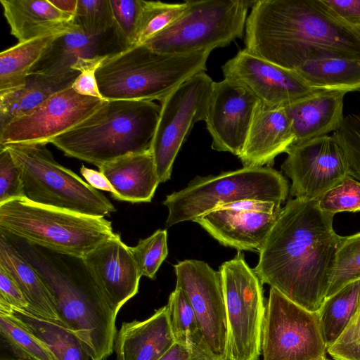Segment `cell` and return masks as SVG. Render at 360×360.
Segmentation results:
<instances>
[{
  "mask_svg": "<svg viewBox=\"0 0 360 360\" xmlns=\"http://www.w3.org/2000/svg\"><path fill=\"white\" fill-rule=\"evenodd\" d=\"M335 214L318 200L290 199L272 227L254 268L268 284L301 307L319 310L330 285L341 237Z\"/></svg>",
  "mask_w": 360,
  "mask_h": 360,
  "instance_id": "6da1fadb",
  "label": "cell"
},
{
  "mask_svg": "<svg viewBox=\"0 0 360 360\" xmlns=\"http://www.w3.org/2000/svg\"><path fill=\"white\" fill-rule=\"evenodd\" d=\"M245 44L250 53L295 70L325 58L360 60V27L323 0H259L247 18Z\"/></svg>",
  "mask_w": 360,
  "mask_h": 360,
  "instance_id": "7a4b0ae2",
  "label": "cell"
},
{
  "mask_svg": "<svg viewBox=\"0 0 360 360\" xmlns=\"http://www.w3.org/2000/svg\"><path fill=\"white\" fill-rule=\"evenodd\" d=\"M0 232L39 274L52 297L60 323L83 341L95 360L108 358L114 349L117 314L84 259Z\"/></svg>",
  "mask_w": 360,
  "mask_h": 360,
  "instance_id": "3957f363",
  "label": "cell"
},
{
  "mask_svg": "<svg viewBox=\"0 0 360 360\" xmlns=\"http://www.w3.org/2000/svg\"><path fill=\"white\" fill-rule=\"evenodd\" d=\"M160 105L151 101H105L51 143L71 158L96 165L150 150Z\"/></svg>",
  "mask_w": 360,
  "mask_h": 360,
  "instance_id": "277c9868",
  "label": "cell"
},
{
  "mask_svg": "<svg viewBox=\"0 0 360 360\" xmlns=\"http://www.w3.org/2000/svg\"><path fill=\"white\" fill-rule=\"evenodd\" d=\"M211 51L167 54L146 44L136 45L113 55L96 72L104 100L161 102L185 81L206 71Z\"/></svg>",
  "mask_w": 360,
  "mask_h": 360,
  "instance_id": "5b68a950",
  "label": "cell"
},
{
  "mask_svg": "<svg viewBox=\"0 0 360 360\" xmlns=\"http://www.w3.org/2000/svg\"><path fill=\"white\" fill-rule=\"evenodd\" d=\"M0 230L41 247L82 258L115 234L111 221L104 217L46 207L25 198L0 205Z\"/></svg>",
  "mask_w": 360,
  "mask_h": 360,
  "instance_id": "8992f818",
  "label": "cell"
},
{
  "mask_svg": "<svg viewBox=\"0 0 360 360\" xmlns=\"http://www.w3.org/2000/svg\"><path fill=\"white\" fill-rule=\"evenodd\" d=\"M290 188L283 174L271 167H252L196 176L183 189L166 196V228L195 219L219 206L248 200L281 205Z\"/></svg>",
  "mask_w": 360,
  "mask_h": 360,
  "instance_id": "52a82bcc",
  "label": "cell"
},
{
  "mask_svg": "<svg viewBox=\"0 0 360 360\" xmlns=\"http://www.w3.org/2000/svg\"><path fill=\"white\" fill-rule=\"evenodd\" d=\"M21 171L24 198L46 207L104 217L116 210L101 193L58 163L42 144L4 146Z\"/></svg>",
  "mask_w": 360,
  "mask_h": 360,
  "instance_id": "ba28073f",
  "label": "cell"
},
{
  "mask_svg": "<svg viewBox=\"0 0 360 360\" xmlns=\"http://www.w3.org/2000/svg\"><path fill=\"white\" fill-rule=\"evenodd\" d=\"M186 12L145 44L167 54L210 51L243 37L247 15L255 1H188Z\"/></svg>",
  "mask_w": 360,
  "mask_h": 360,
  "instance_id": "9c48e42d",
  "label": "cell"
},
{
  "mask_svg": "<svg viewBox=\"0 0 360 360\" xmlns=\"http://www.w3.org/2000/svg\"><path fill=\"white\" fill-rule=\"evenodd\" d=\"M219 271L227 321L225 360H259L266 308L263 283L239 250Z\"/></svg>",
  "mask_w": 360,
  "mask_h": 360,
  "instance_id": "30bf717a",
  "label": "cell"
},
{
  "mask_svg": "<svg viewBox=\"0 0 360 360\" xmlns=\"http://www.w3.org/2000/svg\"><path fill=\"white\" fill-rule=\"evenodd\" d=\"M328 346L319 311H309L271 287L262 323V360H323Z\"/></svg>",
  "mask_w": 360,
  "mask_h": 360,
  "instance_id": "8fae6325",
  "label": "cell"
},
{
  "mask_svg": "<svg viewBox=\"0 0 360 360\" xmlns=\"http://www.w3.org/2000/svg\"><path fill=\"white\" fill-rule=\"evenodd\" d=\"M214 81L205 72L185 81L160 103L150 150L160 183L171 177L173 164L194 124L205 121Z\"/></svg>",
  "mask_w": 360,
  "mask_h": 360,
  "instance_id": "7c38bea8",
  "label": "cell"
},
{
  "mask_svg": "<svg viewBox=\"0 0 360 360\" xmlns=\"http://www.w3.org/2000/svg\"><path fill=\"white\" fill-rule=\"evenodd\" d=\"M82 96L71 87L0 128V146L51 143L93 114L105 101Z\"/></svg>",
  "mask_w": 360,
  "mask_h": 360,
  "instance_id": "4fadbf2b",
  "label": "cell"
},
{
  "mask_svg": "<svg viewBox=\"0 0 360 360\" xmlns=\"http://www.w3.org/2000/svg\"><path fill=\"white\" fill-rule=\"evenodd\" d=\"M281 170L291 181L290 194L302 200H318L349 176L346 155L333 135L293 144Z\"/></svg>",
  "mask_w": 360,
  "mask_h": 360,
  "instance_id": "5bb4252c",
  "label": "cell"
},
{
  "mask_svg": "<svg viewBox=\"0 0 360 360\" xmlns=\"http://www.w3.org/2000/svg\"><path fill=\"white\" fill-rule=\"evenodd\" d=\"M174 267L176 287L191 305L205 342L215 355L225 360L227 321L219 271L197 259H185Z\"/></svg>",
  "mask_w": 360,
  "mask_h": 360,
  "instance_id": "9a60e30c",
  "label": "cell"
},
{
  "mask_svg": "<svg viewBox=\"0 0 360 360\" xmlns=\"http://www.w3.org/2000/svg\"><path fill=\"white\" fill-rule=\"evenodd\" d=\"M281 210L274 202L242 201L219 206L193 221L222 245L259 252Z\"/></svg>",
  "mask_w": 360,
  "mask_h": 360,
  "instance_id": "2e32d148",
  "label": "cell"
},
{
  "mask_svg": "<svg viewBox=\"0 0 360 360\" xmlns=\"http://www.w3.org/2000/svg\"><path fill=\"white\" fill-rule=\"evenodd\" d=\"M224 79L248 89L259 101L285 107L321 89L310 87L295 71L284 68L246 49L239 51L221 68Z\"/></svg>",
  "mask_w": 360,
  "mask_h": 360,
  "instance_id": "e0dca14e",
  "label": "cell"
},
{
  "mask_svg": "<svg viewBox=\"0 0 360 360\" xmlns=\"http://www.w3.org/2000/svg\"><path fill=\"white\" fill-rule=\"evenodd\" d=\"M259 102L237 82L226 79L214 82L205 120L212 149L241 154Z\"/></svg>",
  "mask_w": 360,
  "mask_h": 360,
  "instance_id": "ac0fdd59",
  "label": "cell"
},
{
  "mask_svg": "<svg viewBox=\"0 0 360 360\" xmlns=\"http://www.w3.org/2000/svg\"><path fill=\"white\" fill-rule=\"evenodd\" d=\"M94 280L117 314L139 291L141 277L130 247L115 233L84 257Z\"/></svg>",
  "mask_w": 360,
  "mask_h": 360,
  "instance_id": "d6986e66",
  "label": "cell"
},
{
  "mask_svg": "<svg viewBox=\"0 0 360 360\" xmlns=\"http://www.w3.org/2000/svg\"><path fill=\"white\" fill-rule=\"evenodd\" d=\"M127 49L115 27L100 34H91L75 24L72 30L55 39L32 72H66L82 61L104 60Z\"/></svg>",
  "mask_w": 360,
  "mask_h": 360,
  "instance_id": "ffe728a7",
  "label": "cell"
},
{
  "mask_svg": "<svg viewBox=\"0 0 360 360\" xmlns=\"http://www.w3.org/2000/svg\"><path fill=\"white\" fill-rule=\"evenodd\" d=\"M295 141L292 124L283 107L259 102L241 154L243 167H271Z\"/></svg>",
  "mask_w": 360,
  "mask_h": 360,
  "instance_id": "44dd1931",
  "label": "cell"
},
{
  "mask_svg": "<svg viewBox=\"0 0 360 360\" xmlns=\"http://www.w3.org/2000/svg\"><path fill=\"white\" fill-rule=\"evenodd\" d=\"M174 344L165 305L146 319L123 322L114 349L117 360H160Z\"/></svg>",
  "mask_w": 360,
  "mask_h": 360,
  "instance_id": "7402d4cb",
  "label": "cell"
},
{
  "mask_svg": "<svg viewBox=\"0 0 360 360\" xmlns=\"http://www.w3.org/2000/svg\"><path fill=\"white\" fill-rule=\"evenodd\" d=\"M346 93L321 89L284 107L295 135L293 144L337 131L345 117L343 99Z\"/></svg>",
  "mask_w": 360,
  "mask_h": 360,
  "instance_id": "603a6c76",
  "label": "cell"
},
{
  "mask_svg": "<svg viewBox=\"0 0 360 360\" xmlns=\"http://www.w3.org/2000/svg\"><path fill=\"white\" fill-rule=\"evenodd\" d=\"M115 190L114 199L130 202H148L160 184L150 150L129 154L98 167Z\"/></svg>",
  "mask_w": 360,
  "mask_h": 360,
  "instance_id": "cb8c5ba5",
  "label": "cell"
},
{
  "mask_svg": "<svg viewBox=\"0 0 360 360\" xmlns=\"http://www.w3.org/2000/svg\"><path fill=\"white\" fill-rule=\"evenodd\" d=\"M11 34L18 42L70 31L74 17L57 9L49 0H0Z\"/></svg>",
  "mask_w": 360,
  "mask_h": 360,
  "instance_id": "d4e9b609",
  "label": "cell"
},
{
  "mask_svg": "<svg viewBox=\"0 0 360 360\" xmlns=\"http://www.w3.org/2000/svg\"><path fill=\"white\" fill-rule=\"evenodd\" d=\"M79 73L75 70L63 73L30 72L20 86L0 94V128L71 87Z\"/></svg>",
  "mask_w": 360,
  "mask_h": 360,
  "instance_id": "484cf974",
  "label": "cell"
},
{
  "mask_svg": "<svg viewBox=\"0 0 360 360\" xmlns=\"http://www.w3.org/2000/svg\"><path fill=\"white\" fill-rule=\"evenodd\" d=\"M0 314L22 327L41 341L56 360H95L83 341L57 321L0 302Z\"/></svg>",
  "mask_w": 360,
  "mask_h": 360,
  "instance_id": "4316f807",
  "label": "cell"
},
{
  "mask_svg": "<svg viewBox=\"0 0 360 360\" xmlns=\"http://www.w3.org/2000/svg\"><path fill=\"white\" fill-rule=\"evenodd\" d=\"M0 265L15 281L29 307L26 310L60 323L55 304L36 270L0 232Z\"/></svg>",
  "mask_w": 360,
  "mask_h": 360,
  "instance_id": "83f0119b",
  "label": "cell"
},
{
  "mask_svg": "<svg viewBox=\"0 0 360 360\" xmlns=\"http://www.w3.org/2000/svg\"><path fill=\"white\" fill-rule=\"evenodd\" d=\"M63 33L65 32L18 42L2 51L0 53V94L20 86L55 39Z\"/></svg>",
  "mask_w": 360,
  "mask_h": 360,
  "instance_id": "f1b7e54d",
  "label": "cell"
},
{
  "mask_svg": "<svg viewBox=\"0 0 360 360\" xmlns=\"http://www.w3.org/2000/svg\"><path fill=\"white\" fill-rule=\"evenodd\" d=\"M314 89H360V60L325 58L307 62L295 70Z\"/></svg>",
  "mask_w": 360,
  "mask_h": 360,
  "instance_id": "f546056e",
  "label": "cell"
},
{
  "mask_svg": "<svg viewBox=\"0 0 360 360\" xmlns=\"http://www.w3.org/2000/svg\"><path fill=\"white\" fill-rule=\"evenodd\" d=\"M360 300V279L345 285L326 297L319 317L326 343L330 347L341 335L356 311Z\"/></svg>",
  "mask_w": 360,
  "mask_h": 360,
  "instance_id": "4dcf8cb0",
  "label": "cell"
},
{
  "mask_svg": "<svg viewBox=\"0 0 360 360\" xmlns=\"http://www.w3.org/2000/svg\"><path fill=\"white\" fill-rule=\"evenodd\" d=\"M166 307L175 343L191 347L205 342L195 314L180 288L170 293Z\"/></svg>",
  "mask_w": 360,
  "mask_h": 360,
  "instance_id": "1f68e13d",
  "label": "cell"
},
{
  "mask_svg": "<svg viewBox=\"0 0 360 360\" xmlns=\"http://www.w3.org/2000/svg\"><path fill=\"white\" fill-rule=\"evenodd\" d=\"M188 6V1L178 4L145 1L134 46L145 44L170 26L186 12Z\"/></svg>",
  "mask_w": 360,
  "mask_h": 360,
  "instance_id": "d6a6232c",
  "label": "cell"
},
{
  "mask_svg": "<svg viewBox=\"0 0 360 360\" xmlns=\"http://www.w3.org/2000/svg\"><path fill=\"white\" fill-rule=\"evenodd\" d=\"M360 279V232L342 236L326 294L328 297L348 283Z\"/></svg>",
  "mask_w": 360,
  "mask_h": 360,
  "instance_id": "836d02e7",
  "label": "cell"
},
{
  "mask_svg": "<svg viewBox=\"0 0 360 360\" xmlns=\"http://www.w3.org/2000/svg\"><path fill=\"white\" fill-rule=\"evenodd\" d=\"M0 334L17 356L24 360H56L39 340L6 316L0 314Z\"/></svg>",
  "mask_w": 360,
  "mask_h": 360,
  "instance_id": "e575fe53",
  "label": "cell"
},
{
  "mask_svg": "<svg viewBox=\"0 0 360 360\" xmlns=\"http://www.w3.org/2000/svg\"><path fill=\"white\" fill-rule=\"evenodd\" d=\"M130 250L141 276L155 279L168 255L167 230H157L149 237L140 240L136 246L130 247Z\"/></svg>",
  "mask_w": 360,
  "mask_h": 360,
  "instance_id": "d590c367",
  "label": "cell"
},
{
  "mask_svg": "<svg viewBox=\"0 0 360 360\" xmlns=\"http://www.w3.org/2000/svg\"><path fill=\"white\" fill-rule=\"evenodd\" d=\"M74 23L91 34H100L115 27L110 0H78Z\"/></svg>",
  "mask_w": 360,
  "mask_h": 360,
  "instance_id": "8d00e7d4",
  "label": "cell"
},
{
  "mask_svg": "<svg viewBox=\"0 0 360 360\" xmlns=\"http://www.w3.org/2000/svg\"><path fill=\"white\" fill-rule=\"evenodd\" d=\"M318 205L326 212L360 211V182L351 176L329 189L318 199Z\"/></svg>",
  "mask_w": 360,
  "mask_h": 360,
  "instance_id": "74e56055",
  "label": "cell"
},
{
  "mask_svg": "<svg viewBox=\"0 0 360 360\" xmlns=\"http://www.w3.org/2000/svg\"><path fill=\"white\" fill-rule=\"evenodd\" d=\"M333 135L345 151L349 176L360 181V117L354 114L347 115Z\"/></svg>",
  "mask_w": 360,
  "mask_h": 360,
  "instance_id": "f35d334b",
  "label": "cell"
},
{
  "mask_svg": "<svg viewBox=\"0 0 360 360\" xmlns=\"http://www.w3.org/2000/svg\"><path fill=\"white\" fill-rule=\"evenodd\" d=\"M115 27L128 48L133 46L144 0H110Z\"/></svg>",
  "mask_w": 360,
  "mask_h": 360,
  "instance_id": "ab89813d",
  "label": "cell"
},
{
  "mask_svg": "<svg viewBox=\"0 0 360 360\" xmlns=\"http://www.w3.org/2000/svg\"><path fill=\"white\" fill-rule=\"evenodd\" d=\"M24 198L21 171L9 150L0 146V205Z\"/></svg>",
  "mask_w": 360,
  "mask_h": 360,
  "instance_id": "60d3db41",
  "label": "cell"
},
{
  "mask_svg": "<svg viewBox=\"0 0 360 360\" xmlns=\"http://www.w3.org/2000/svg\"><path fill=\"white\" fill-rule=\"evenodd\" d=\"M327 352L334 360H360V300L346 328Z\"/></svg>",
  "mask_w": 360,
  "mask_h": 360,
  "instance_id": "b9f144b4",
  "label": "cell"
},
{
  "mask_svg": "<svg viewBox=\"0 0 360 360\" xmlns=\"http://www.w3.org/2000/svg\"><path fill=\"white\" fill-rule=\"evenodd\" d=\"M160 360H224L215 355L205 342L191 347H185L177 343Z\"/></svg>",
  "mask_w": 360,
  "mask_h": 360,
  "instance_id": "7bdbcfd3",
  "label": "cell"
},
{
  "mask_svg": "<svg viewBox=\"0 0 360 360\" xmlns=\"http://www.w3.org/2000/svg\"><path fill=\"white\" fill-rule=\"evenodd\" d=\"M0 302L19 309H27L29 307L25 297L15 281L1 265Z\"/></svg>",
  "mask_w": 360,
  "mask_h": 360,
  "instance_id": "ee69618b",
  "label": "cell"
},
{
  "mask_svg": "<svg viewBox=\"0 0 360 360\" xmlns=\"http://www.w3.org/2000/svg\"><path fill=\"white\" fill-rule=\"evenodd\" d=\"M103 62L89 63L78 70L80 73L72 85L76 93L82 96L103 98L96 76V70Z\"/></svg>",
  "mask_w": 360,
  "mask_h": 360,
  "instance_id": "f6af8a7d",
  "label": "cell"
},
{
  "mask_svg": "<svg viewBox=\"0 0 360 360\" xmlns=\"http://www.w3.org/2000/svg\"><path fill=\"white\" fill-rule=\"evenodd\" d=\"M330 10L349 25L360 27V0H323Z\"/></svg>",
  "mask_w": 360,
  "mask_h": 360,
  "instance_id": "bcb514c9",
  "label": "cell"
},
{
  "mask_svg": "<svg viewBox=\"0 0 360 360\" xmlns=\"http://www.w3.org/2000/svg\"><path fill=\"white\" fill-rule=\"evenodd\" d=\"M80 172L87 183L95 189H100L115 193V190L105 176L100 171L89 169L84 165L80 169Z\"/></svg>",
  "mask_w": 360,
  "mask_h": 360,
  "instance_id": "7dc6e473",
  "label": "cell"
},
{
  "mask_svg": "<svg viewBox=\"0 0 360 360\" xmlns=\"http://www.w3.org/2000/svg\"><path fill=\"white\" fill-rule=\"evenodd\" d=\"M49 1L60 11L75 18L78 0H49Z\"/></svg>",
  "mask_w": 360,
  "mask_h": 360,
  "instance_id": "c3c4849f",
  "label": "cell"
},
{
  "mask_svg": "<svg viewBox=\"0 0 360 360\" xmlns=\"http://www.w3.org/2000/svg\"><path fill=\"white\" fill-rule=\"evenodd\" d=\"M1 360H24L19 358H1Z\"/></svg>",
  "mask_w": 360,
  "mask_h": 360,
  "instance_id": "681fc988",
  "label": "cell"
},
{
  "mask_svg": "<svg viewBox=\"0 0 360 360\" xmlns=\"http://www.w3.org/2000/svg\"><path fill=\"white\" fill-rule=\"evenodd\" d=\"M323 360H331V359H328V358H326V359H323Z\"/></svg>",
  "mask_w": 360,
  "mask_h": 360,
  "instance_id": "f907efd6",
  "label": "cell"
}]
</instances>
